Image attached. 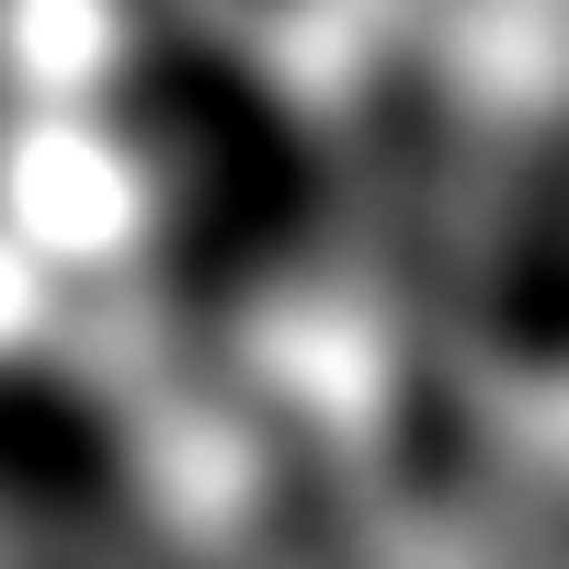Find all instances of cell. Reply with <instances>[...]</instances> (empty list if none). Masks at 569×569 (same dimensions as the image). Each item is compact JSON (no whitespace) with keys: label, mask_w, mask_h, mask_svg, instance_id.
<instances>
[]
</instances>
